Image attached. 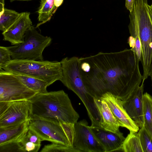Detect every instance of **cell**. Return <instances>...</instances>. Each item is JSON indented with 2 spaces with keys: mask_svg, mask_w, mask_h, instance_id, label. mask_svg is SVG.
I'll use <instances>...</instances> for the list:
<instances>
[{
  "mask_svg": "<svg viewBox=\"0 0 152 152\" xmlns=\"http://www.w3.org/2000/svg\"><path fill=\"white\" fill-rule=\"evenodd\" d=\"M94 98L100 115L101 127L113 132H120V125L107 103L101 99Z\"/></svg>",
  "mask_w": 152,
  "mask_h": 152,
  "instance_id": "cell-15",
  "label": "cell"
},
{
  "mask_svg": "<svg viewBox=\"0 0 152 152\" xmlns=\"http://www.w3.org/2000/svg\"><path fill=\"white\" fill-rule=\"evenodd\" d=\"M94 136L103 147L104 152L122 151L125 138L122 133L113 132L101 127L90 126Z\"/></svg>",
  "mask_w": 152,
  "mask_h": 152,
  "instance_id": "cell-14",
  "label": "cell"
},
{
  "mask_svg": "<svg viewBox=\"0 0 152 152\" xmlns=\"http://www.w3.org/2000/svg\"><path fill=\"white\" fill-rule=\"evenodd\" d=\"M33 0H10V2H12L15 1H29Z\"/></svg>",
  "mask_w": 152,
  "mask_h": 152,
  "instance_id": "cell-30",
  "label": "cell"
},
{
  "mask_svg": "<svg viewBox=\"0 0 152 152\" xmlns=\"http://www.w3.org/2000/svg\"><path fill=\"white\" fill-rule=\"evenodd\" d=\"M52 40L50 37L42 35L32 26L26 31L23 43L7 48L12 59L43 61V52Z\"/></svg>",
  "mask_w": 152,
  "mask_h": 152,
  "instance_id": "cell-7",
  "label": "cell"
},
{
  "mask_svg": "<svg viewBox=\"0 0 152 152\" xmlns=\"http://www.w3.org/2000/svg\"><path fill=\"white\" fill-rule=\"evenodd\" d=\"M31 116L75 124L79 115L67 94L63 90L37 93L30 99Z\"/></svg>",
  "mask_w": 152,
  "mask_h": 152,
  "instance_id": "cell-2",
  "label": "cell"
},
{
  "mask_svg": "<svg viewBox=\"0 0 152 152\" xmlns=\"http://www.w3.org/2000/svg\"><path fill=\"white\" fill-rule=\"evenodd\" d=\"M134 0H125V6L130 12L132 10Z\"/></svg>",
  "mask_w": 152,
  "mask_h": 152,
  "instance_id": "cell-26",
  "label": "cell"
},
{
  "mask_svg": "<svg viewBox=\"0 0 152 152\" xmlns=\"http://www.w3.org/2000/svg\"><path fill=\"white\" fill-rule=\"evenodd\" d=\"M100 99L107 103L120 126L126 128L129 131L138 132L139 127L131 119L124 108L122 100L109 93L104 94Z\"/></svg>",
  "mask_w": 152,
  "mask_h": 152,
  "instance_id": "cell-13",
  "label": "cell"
},
{
  "mask_svg": "<svg viewBox=\"0 0 152 152\" xmlns=\"http://www.w3.org/2000/svg\"><path fill=\"white\" fill-rule=\"evenodd\" d=\"M29 120L11 127L0 128V145L18 141L29 128Z\"/></svg>",
  "mask_w": 152,
  "mask_h": 152,
  "instance_id": "cell-16",
  "label": "cell"
},
{
  "mask_svg": "<svg viewBox=\"0 0 152 152\" xmlns=\"http://www.w3.org/2000/svg\"><path fill=\"white\" fill-rule=\"evenodd\" d=\"M149 14L152 21V7L150 5H148Z\"/></svg>",
  "mask_w": 152,
  "mask_h": 152,
  "instance_id": "cell-29",
  "label": "cell"
},
{
  "mask_svg": "<svg viewBox=\"0 0 152 152\" xmlns=\"http://www.w3.org/2000/svg\"><path fill=\"white\" fill-rule=\"evenodd\" d=\"M41 152H76L73 147L52 143L45 145Z\"/></svg>",
  "mask_w": 152,
  "mask_h": 152,
  "instance_id": "cell-23",
  "label": "cell"
},
{
  "mask_svg": "<svg viewBox=\"0 0 152 152\" xmlns=\"http://www.w3.org/2000/svg\"><path fill=\"white\" fill-rule=\"evenodd\" d=\"M37 93L11 73L0 68V102L28 100Z\"/></svg>",
  "mask_w": 152,
  "mask_h": 152,
  "instance_id": "cell-9",
  "label": "cell"
},
{
  "mask_svg": "<svg viewBox=\"0 0 152 152\" xmlns=\"http://www.w3.org/2000/svg\"><path fill=\"white\" fill-rule=\"evenodd\" d=\"M29 127L42 141L73 147L74 132L70 126L57 121L33 116L29 120Z\"/></svg>",
  "mask_w": 152,
  "mask_h": 152,
  "instance_id": "cell-5",
  "label": "cell"
},
{
  "mask_svg": "<svg viewBox=\"0 0 152 152\" xmlns=\"http://www.w3.org/2000/svg\"><path fill=\"white\" fill-rule=\"evenodd\" d=\"M0 152H22L18 141L10 142L0 145Z\"/></svg>",
  "mask_w": 152,
  "mask_h": 152,
  "instance_id": "cell-24",
  "label": "cell"
},
{
  "mask_svg": "<svg viewBox=\"0 0 152 152\" xmlns=\"http://www.w3.org/2000/svg\"><path fill=\"white\" fill-rule=\"evenodd\" d=\"M1 69L12 74L40 79L49 86L57 80L61 81L63 76L61 63L57 61L12 59Z\"/></svg>",
  "mask_w": 152,
  "mask_h": 152,
  "instance_id": "cell-4",
  "label": "cell"
},
{
  "mask_svg": "<svg viewBox=\"0 0 152 152\" xmlns=\"http://www.w3.org/2000/svg\"><path fill=\"white\" fill-rule=\"evenodd\" d=\"M129 29L138 32L141 44V62L143 68L142 82L148 76L152 58V21L148 6L141 4L134 6L129 15Z\"/></svg>",
  "mask_w": 152,
  "mask_h": 152,
  "instance_id": "cell-3",
  "label": "cell"
},
{
  "mask_svg": "<svg viewBox=\"0 0 152 152\" xmlns=\"http://www.w3.org/2000/svg\"><path fill=\"white\" fill-rule=\"evenodd\" d=\"M79 59L83 81L94 98L100 99L109 93L124 101L142 80L140 61L131 48L115 52H100Z\"/></svg>",
  "mask_w": 152,
  "mask_h": 152,
  "instance_id": "cell-1",
  "label": "cell"
},
{
  "mask_svg": "<svg viewBox=\"0 0 152 152\" xmlns=\"http://www.w3.org/2000/svg\"><path fill=\"white\" fill-rule=\"evenodd\" d=\"M143 82L135 89L124 101L123 107L129 116L139 128L143 124Z\"/></svg>",
  "mask_w": 152,
  "mask_h": 152,
  "instance_id": "cell-11",
  "label": "cell"
},
{
  "mask_svg": "<svg viewBox=\"0 0 152 152\" xmlns=\"http://www.w3.org/2000/svg\"><path fill=\"white\" fill-rule=\"evenodd\" d=\"M11 55L7 47H0V68L3 67L12 60Z\"/></svg>",
  "mask_w": 152,
  "mask_h": 152,
  "instance_id": "cell-25",
  "label": "cell"
},
{
  "mask_svg": "<svg viewBox=\"0 0 152 152\" xmlns=\"http://www.w3.org/2000/svg\"><path fill=\"white\" fill-rule=\"evenodd\" d=\"M20 13L12 10L5 8L0 13V30L3 32L6 31L19 17Z\"/></svg>",
  "mask_w": 152,
  "mask_h": 152,
  "instance_id": "cell-21",
  "label": "cell"
},
{
  "mask_svg": "<svg viewBox=\"0 0 152 152\" xmlns=\"http://www.w3.org/2000/svg\"><path fill=\"white\" fill-rule=\"evenodd\" d=\"M74 128L72 146L76 152H104L86 120L77 122L75 124Z\"/></svg>",
  "mask_w": 152,
  "mask_h": 152,
  "instance_id": "cell-10",
  "label": "cell"
},
{
  "mask_svg": "<svg viewBox=\"0 0 152 152\" xmlns=\"http://www.w3.org/2000/svg\"><path fill=\"white\" fill-rule=\"evenodd\" d=\"M143 126L152 137V97L146 92L143 94Z\"/></svg>",
  "mask_w": 152,
  "mask_h": 152,
  "instance_id": "cell-19",
  "label": "cell"
},
{
  "mask_svg": "<svg viewBox=\"0 0 152 152\" xmlns=\"http://www.w3.org/2000/svg\"><path fill=\"white\" fill-rule=\"evenodd\" d=\"M40 1V4L37 11L39 15L38 20L40 23L37 24L36 28L50 20L53 15L57 9L55 0H41Z\"/></svg>",
  "mask_w": 152,
  "mask_h": 152,
  "instance_id": "cell-18",
  "label": "cell"
},
{
  "mask_svg": "<svg viewBox=\"0 0 152 152\" xmlns=\"http://www.w3.org/2000/svg\"><path fill=\"white\" fill-rule=\"evenodd\" d=\"M60 62L63 72L61 81L79 97L87 111L93 110L96 105L94 98L88 91L83 81L80 70L79 58L76 56L66 57Z\"/></svg>",
  "mask_w": 152,
  "mask_h": 152,
  "instance_id": "cell-6",
  "label": "cell"
},
{
  "mask_svg": "<svg viewBox=\"0 0 152 152\" xmlns=\"http://www.w3.org/2000/svg\"><path fill=\"white\" fill-rule=\"evenodd\" d=\"M29 12L20 13L14 23L6 31L2 33L3 40L10 42L12 45L23 43L27 30L32 26Z\"/></svg>",
  "mask_w": 152,
  "mask_h": 152,
  "instance_id": "cell-12",
  "label": "cell"
},
{
  "mask_svg": "<svg viewBox=\"0 0 152 152\" xmlns=\"http://www.w3.org/2000/svg\"><path fill=\"white\" fill-rule=\"evenodd\" d=\"M152 7V3L151 5H150Z\"/></svg>",
  "mask_w": 152,
  "mask_h": 152,
  "instance_id": "cell-31",
  "label": "cell"
},
{
  "mask_svg": "<svg viewBox=\"0 0 152 152\" xmlns=\"http://www.w3.org/2000/svg\"><path fill=\"white\" fill-rule=\"evenodd\" d=\"M12 74L27 87L38 93L43 94L48 92L47 88L49 85L46 82L30 76Z\"/></svg>",
  "mask_w": 152,
  "mask_h": 152,
  "instance_id": "cell-17",
  "label": "cell"
},
{
  "mask_svg": "<svg viewBox=\"0 0 152 152\" xmlns=\"http://www.w3.org/2000/svg\"><path fill=\"white\" fill-rule=\"evenodd\" d=\"M0 13L3 12L5 8L4 6V0H0Z\"/></svg>",
  "mask_w": 152,
  "mask_h": 152,
  "instance_id": "cell-27",
  "label": "cell"
},
{
  "mask_svg": "<svg viewBox=\"0 0 152 152\" xmlns=\"http://www.w3.org/2000/svg\"><path fill=\"white\" fill-rule=\"evenodd\" d=\"M121 150L124 152H143L137 132L130 131L123 142Z\"/></svg>",
  "mask_w": 152,
  "mask_h": 152,
  "instance_id": "cell-20",
  "label": "cell"
},
{
  "mask_svg": "<svg viewBox=\"0 0 152 152\" xmlns=\"http://www.w3.org/2000/svg\"><path fill=\"white\" fill-rule=\"evenodd\" d=\"M148 76H150L151 77L152 83V58L151 64L150 67V69L148 72Z\"/></svg>",
  "mask_w": 152,
  "mask_h": 152,
  "instance_id": "cell-28",
  "label": "cell"
},
{
  "mask_svg": "<svg viewBox=\"0 0 152 152\" xmlns=\"http://www.w3.org/2000/svg\"><path fill=\"white\" fill-rule=\"evenodd\" d=\"M31 117V105L29 100L0 102V128L18 125Z\"/></svg>",
  "mask_w": 152,
  "mask_h": 152,
  "instance_id": "cell-8",
  "label": "cell"
},
{
  "mask_svg": "<svg viewBox=\"0 0 152 152\" xmlns=\"http://www.w3.org/2000/svg\"><path fill=\"white\" fill-rule=\"evenodd\" d=\"M137 134L143 152H152V137L144 127L140 128Z\"/></svg>",
  "mask_w": 152,
  "mask_h": 152,
  "instance_id": "cell-22",
  "label": "cell"
}]
</instances>
